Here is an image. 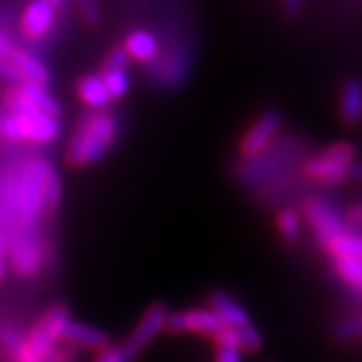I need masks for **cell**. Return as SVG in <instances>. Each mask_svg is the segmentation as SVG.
Masks as SVG:
<instances>
[{
    "mask_svg": "<svg viewBox=\"0 0 362 362\" xmlns=\"http://www.w3.org/2000/svg\"><path fill=\"white\" fill-rule=\"evenodd\" d=\"M51 163L45 159H30L16 169L2 185V206L11 214L21 230H33L42 214H49L45 180Z\"/></svg>",
    "mask_w": 362,
    "mask_h": 362,
    "instance_id": "cell-1",
    "label": "cell"
},
{
    "mask_svg": "<svg viewBox=\"0 0 362 362\" xmlns=\"http://www.w3.org/2000/svg\"><path fill=\"white\" fill-rule=\"evenodd\" d=\"M117 137L115 117L97 111L83 117L66 147V161L73 168H87L99 163Z\"/></svg>",
    "mask_w": 362,
    "mask_h": 362,
    "instance_id": "cell-2",
    "label": "cell"
},
{
    "mask_svg": "<svg viewBox=\"0 0 362 362\" xmlns=\"http://www.w3.org/2000/svg\"><path fill=\"white\" fill-rule=\"evenodd\" d=\"M354 163H356L354 145L349 141H338L316 156L306 157L302 163V173L312 181L334 185L344 177H349Z\"/></svg>",
    "mask_w": 362,
    "mask_h": 362,
    "instance_id": "cell-3",
    "label": "cell"
},
{
    "mask_svg": "<svg viewBox=\"0 0 362 362\" xmlns=\"http://www.w3.org/2000/svg\"><path fill=\"white\" fill-rule=\"evenodd\" d=\"M209 310L216 312L221 322L240 337L242 352L254 354V352L262 350V346H264L262 332L254 326L250 314L244 310V306L240 302H235L230 294H226L221 290L211 292L209 294Z\"/></svg>",
    "mask_w": 362,
    "mask_h": 362,
    "instance_id": "cell-4",
    "label": "cell"
},
{
    "mask_svg": "<svg viewBox=\"0 0 362 362\" xmlns=\"http://www.w3.org/2000/svg\"><path fill=\"white\" fill-rule=\"evenodd\" d=\"M0 135L11 141H28V143H52L61 135V123L59 119L47 115H8L0 119Z\"/></svg>",
    "mask_w": 362,
    "mask_h": 362,
    "instance_id": "cell-5",
    "label": "cell"
},
{
    "mask_svg": "<svg viewBox=\"0 0 362 362\" xmlns=\"http://www.w3.org/2000/svg\"><path fill=\"white\" fill-rule=\"evenodd\" d=\"M69 322H71L69 308L63 306V304L52 306L51 310L45 312V316L40 318L39 324L26 337L28 346L42 361L49 358L52 352H54V349H57V344L65 337V330Z\"/></svg>",
    "mask_w": 362,
    "mask_h": 362,
    "instance_id": "cell-6",
    "label": "cell"
},
{
    "mask_svg": "<svg viewBox=\"0 0 362 362\" xmlns=\"http://www.w3.org/2000/svg\"><path fill=\"white\" fill-rule=\"evenodd\" d=\"M302 216L306 218L310 230L322 246L330 244L332 240H337L338 235H344V233L350 232L346 218H342L328 202L318 199V197H308L304 202Z\"/></svg>",
    "mask_w": 362,
    "mask_h": 362,
    "instance_id": "cell-7",
    "label": "cell"
},
{
    "mask_svg": "<svg viewBox=\"0 0 362 362\" xmlns=\"http://www.w3.org/2000/svg\"><path fill=\"white\" fill-rule=\"evenodd\" d=\"M169 318V310L165 304H161V302H157V304H151L147 310L143 312V316L139 318V322L135 326V330L131 332L129 338H127V342L121 346V349L125 350V354H127V358L133 361L137 354H141L143 349H147L156 337L161 332V330H165V324H168Z\"/></svg>",
    "mask_w": 362,
    "mask_h": 362,
    "instance_id": "cell-8",
    "label": "cell"
},
{
    "mask_svg": "<svg viewBox=\"0 0 362 362\" xmlns=\"http://www.w3.org/2000/svg\"><path fill=\"white\" fill-rule=\"evenodd\" d=\"M280 129H282V113L278 109L264 111L250 125L246 135L240 139V153L247 159H256L270 147Z\"/></svg>",
    "mask_w": 362,
    "mask_h": 362,
    "instance_id": "cell-9",
    "label": "cell"
},
{
    "mask_svg": "<svg viewBox=\"0 0 362 362\" xmlns=\"http://www.w3.org/2000/svg\"><path fill=\"white\" fill-rule=\"evenodd\" d=\"M226 328L228 326L221 322L216 312L209 308H189V310L173 312V314L169 312L168 324H165V330L173 332V334L195 332V334L209 337L211 340L220 337Z\"/></svg>",
    "mask_w": 362,
    "mask_h": 362,
    "instance_id": "cell-10",
    "label": "cell"
},
{
    "mask_svg": "<svg viewBox=\"0 0 362 362\" xmlns=\"http://www.w3.org/2000/svg\"><path fill=\"white\" fill-rule=\"evenodd\" d=\"M8 264L21 276H35L42 264V246L33 230H23L8 240Z\"/></svg>",
    "mask_w": 362,
    "mask_h": 362,
    "instance_id": "cell-11",
    "label": "cell"
},
{
    "mask_svg": "<svg viewBox=\"0 0 362 362\" xmlns=\"http://www.w3.org/2000/svg\"><path fill=\"white\" fill-rule=\"evenodd\" d=\"M57 8H61L59 2H47V0H37L30 2L23 13L21 26L26 39H42L51 33L54 18H57Z\"/></svg>",
    "mask_w": 362,
    "mask_h": 362,
    "instance_id": "cell-12",
    "label": "cell"
},
{
    "mask_svg": "<svg viewBox=\"0 0 362 362\" xmlns=\"http://www.w3.org/2000/svg\"><path fill=\"white\" fill-rule=\"evenodd\" d=\"M65 342L77 346V349L93 350V352H101V350L109 349V337L107 332L99 330V328H93L89 324L77 322V320H71L65 330Z\"/></svg>",
    "mask_w": 362,
    "mask_h": 362,
    "instance_id": "cell-13",
    "label": "cell"
},
{
    "mask_svg": "<svg viewBox=\"0 0 362 362\" xmlns=\"http://www.w3.org/2000/svg\"><path fill=\"white\" fill-rule=\"evenodd\" d=\"M13 66L16 73L23 78V85L30 83V85H42L47 87L51 81V73L47 71V66L40 63L39 59L30 52L23 51V49H14L13 54Z\"/></svg>",
    "mask_w": 362,
    "mask_h": 362,
    "instance_id": "cell-14",
    "label": "cell"
},
{
    "mask_svg": "<svg viewBox=\"0 0 362 362\" xmlns=\"http://www.w3.org/2000/svg\"><path fill=\"white\" fill-rule=\"evenodd\" d=\"M340 117L346 125H354L362 119V81L350 77L340 89Z\"/></svg>",
    "mask_w": 362,
    "mask_h": 362,
    "instance_id": "cell-15",
    "label": "cell"
},
{
    "mask_svg": "<svg viewBox=\"0 0 362 362\" xmlns=\"http://www.w3.org/2000/svg\"><path fill=\"white\" fill-rule=\"evenodd\" d=\"M123 49L129 54V59H135L139 63H149V61L156 59L157 52H159V42L149 30L139 28V30H133L127 37Z\"/></svg>",
    "mask_w": 362,
    "mask_h": 362,
    "instance_id": "cell-16",
    "label": "cell"
},
{
    "mask_svg": "<svg viewBox=\"0 0 362 362\" xmlns=\"http://www.w3.org/2000/svg\"><path fill=\"white\" fill-rule=\"evenodd\" d=\"M77 90L81 101L87 105V107H90V109H95V111H103L105 107L113 101L111 95H109V90H107V87H105L101 75L83 77L78 81Z\"/></svg>",
    "mask_w": 362,
    "mask_h": 362,
    "instance_id": "cell-17",
    "label": "cell"
},
{
    "mask_svg": "<svg viewBox=\"0 0 362 362\" xmlns=\"http://www.w3.org/2000/svg\"><path fill=\"white\" fill-rule=\"evenodd\" d=\"M18 89L25 93V97L30 101V105L42 113V115L52 117V119H59L61 115V103L52 97L47 87L42 85H30V83H25L21 85Z\"/></svg>",
    "mask_w": 362,
    "mask_h": 362,
    "instance_id": "cell-18",
    "label": "cell"
},
{
    "mask_svg": "<svg viewBox=\"0 0 362 362\" xmlns=\"http://www.w3.org/2000/svg\"><path fill=\"white\" fill-rule=\"evenodd\" d=\"M324 250L337 259H362V233L349 232L338 235L330 244H326Z\"/></svg>",
    "mask_w": 362,
    "mask_h": 362,
    "instance_id": "cell-19",
    "label": "cell"
},
{
    "mask_svg": "<svg viewBox=\"0 0 362 362\" xmlns=\"http://www.w3.org/2000/svg\"><path fill=\"white\" fill-rule=\"evenodd\" d=\"M0 340L6 346V350L13 354V358L16 362H42V358H39L33 352V349L28 346L26 338L21 337L11 326H2L0 328Z\"/></svg>",
    "mask_w": 362,
    "mask_h": 362,
    "instance_id": "cell-20",
    "label": "cell"
},
{
    "mask_svg": "<svg viewBox=\"0 0 362 362\" xmlns=\"http://www.w3.org/2000/svg\"><path fill=\"white\" fill-rule=\"evenodd\" d=\"M278 232L288 244H298L302 238V214L294 207H286L278 214Z\"/></svg>",
    "mask_w": 362,
    "mask_h": 362,
    "instance_id": "cell-21",
    "label": "cell"
},
{
    "mask_svg": "<svg viewBox=\"0 0 362 362\" xmlns=\"http://www.w3.org/2000/svg\"><path fill=\"white\" fill-rule=\"evenodd\" d=\"M334 272L344 284L362 294V259H337Z\"/></svg>",
    "mask_w": 362,
    "mask_h": 362,
    "instance_id": "cell-22",
    "label": "cell"
},
{
    "mask_svg": "<svg viewBox=\"0 0 362 362\" xmlns=\"http://www.w3.org/2000/svg\"><path fill=\"white\" fill-rule=\"evenodd\" d=\"M101 78H103L111 99H121L127 95L131 85L127 69H105V71H101Z\"/></svg>",
    "mask_w": 362,
    "mask_h": 362,
    "instance_id": "cell-23",
    "label": "cell"
},
{
    "mask_svg": "<svg viewBox=\"0 0 362 362\" xmlns=\"http://www.w3.org/2000/svg\"><path fill=\"white\" fill-rule=\"evenodd\" d=\"M332 334H334L337 340H342V342H350V340H358V338H362V314L350 316L346 320H340V322L334 326Z\"/></svg>",
    "mask_w": 362,
    "mask_h": 362,
    "instance_id": "cell-24",
    "label": "cell"
},
{
    "mask_svg": "<svg viewBox=\"0 0 362 362\" xmlns=\"http://www.w3.org/2000/svg\"><path fill=\"white\" fill-rule=\"evenodd\" d=\"M127 65H129V54L125 52L123 47H119L109 52V57L105 59L103 71L105 69H127Z\"/></svg>",
    "mask_w": 362,
    "mask_h": 362,
    "instance_id": "cell-25",
    "label": "cell"
},
{
    "mask_svg": "<svg viewBox=\"0 0 362 362\" xmlns=\"http://www.w3.org/2000/svg\"><path fill=\"white\" fill-rule=\"evenodd\" d=\"M78 11H81V16H83L89 25H99V23H101V8H99L97 2L83 0V2H78Z\"/></svg>",
    "mask_w": 362,
    "mask_h": 362,
    "instance_id": "cell-26",
    "label": "cell"
},
{
    "mask_svg": "<svg viewBox=\"0 0 362 362\" xmlns=\"http://www.w3.org/2000/svg\"><path fill=\"white\" fill-rule=\"evenodd\" d=\"M93 362H131L127 358V354H125V350L121 349V346H109V349L101 350Z\"/></svg>",
    "mask_w": 362,
    "mask_h": 362,
    "instance_id": "cell-27",
    "label": "cell"
},
{
    "mask_svg": "<svg viewBox=\"0 0 362 362\" xmlns=\"http://www.w3.org/2000/svg\"><path fill=\"white\" fill-rule=\"evenodd\" d=\"M216 362H242V350L235 346H218Z\"/></svg>",
    "mask_w": 362,
    "mask_h": 362,
    "instance_id": "cell-28",
    "label": "cell"
},
{
    "mask_svg": "<svg viewBox=\"0 0 362 362\" xmlns=\"http://www.w3.org/2000/svg\"><path fill=\"white\" fill-rule=\"evenodd\" d=\"M6 266H8V238L0 233V280L4 278Z\"/></svg>",
    "mask_w": 362,
    "mask_h": 362,
    "instance_id": "cell-29",
    "label": "cell"
},
{
    "mask_svg": "<svg viewBox=\"0 0 362 362\" xmlns=\"http://www.w3.org/2000/svg\"><path fill=\"white\" fill-rule=\"evenodd\" d=\"M346 223H349V226L362 228V202L361 204H354V206L350 207L349 214H346Z\"/></svg>",
    "mask_w": 362,
    "mask_h": 362,
    "instance_id": "cell-30",
    "label": "cell"
},
{
    "mask_svg": "<svg viewBox=\"0 0 362 362\" xmlns=\"http://www.w3.org/2000/svg\"><path fill=\"white\" fill-rule=\"evenodd\" d=\"M302 8H304V2H300V0H290V2H284V13L290 14V16L298 14Z\"/></svg>",
    "mask_w": 362,
    "mask_h": 362,
    "instance_id": "cell-31",
    "label": "cell"
},
{
    "mask_svg": "<svg viewBox=\"0 0 362 362\" xmlns=\"http://www.w3.org/2000/svg\"><path fill=\"white\" fill-rule=\"evenodd\" d=\"M350 177H352V180L362 181V163H358V161L354 163V168L350 171Z\"/></svg>",
    "mask_w": 362,
    "mask_h": 362,
    "instance_id": "cell-32",
    "label": "cell"
}]
</instances>
